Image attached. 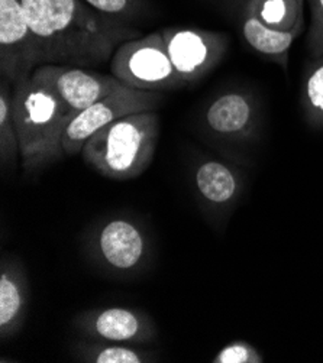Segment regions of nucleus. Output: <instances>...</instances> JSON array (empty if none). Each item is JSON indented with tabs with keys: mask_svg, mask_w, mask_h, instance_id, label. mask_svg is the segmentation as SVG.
Masks as SVG:
<instances>
[{
	"mask_svg": "<svg viewBox=\"0 0 323 363\" xmlns=\"http://www.w3.org/2000/svg\"><path fill=\"white\" fill-rule=\"evenodd\" d=\"M13 118L25 172L38 171L65 155L62 135L73 116L43 83L31 77L13 87Z\"/></svg>",
	"mask_w": 323,
	"mask_h": 363,
	"instance_id": "nucleus-2",
	"label": "nucleus"
},
{
	"mask_svg": "<svg viewBox=\"0 0 323 363\" xmlns=\"http://www.w3.org/2000/svg\"><path fill=\"white\" fill-rule=\"evenodd\" d=\"M161 32L171 62L187 83L203 79L226 52L224 33L190 28H164Z\"/></svg>",
	"mask_w": 323,
	"mask_h": 363,
	"instance_id": "nucleus-8",
	"label": "nucleus"
},
{
	"mask_svg": "<svg viewBox=\"0 0 323 363\" xmlns=\"http://www.w3.org/2000/svg\"><path fill=\"white\" fill-rule=\"evenodd\" d=\"M38 48V67L45 64L96 67L112 60L139 30L111 15L97 13L83 0H22Z\"/></svg>",
	"mask_w": 323,
	"mask_h": 363,
	"instance_id": "nucleus-1",
	"label": "nucleus"
},
{
	"mask_svg": "<svg viewBox=\"0 0 323 363\" xmlns=\"http://www.w3.org/2000/svg\"><path fill=\"white\" fill-rule=\"evenodd\" d=\"M111 71L122 84L138 90L163 91L189 84L171 62L161 30L119 45L111 60Z\"/></svg>",
	"mask_w": 323,
	"mask_h": 363,
	"instance_id": "nucleus-4",
	"label": "nucleus"
},
{
	"mask_svg": "<svg viewBox=\"0 0 323 363\" xmlns=\"http://www.w3.org/2000/svg\"><path fill=\"white\" fill-rule=\"evenodd\" d=\"M309 48L313 57L323 55V0H316L313 6V23L309 33Z\"/></svg>",
	"mask_w": 323,
	"mask_h": 363,
	"instance_id": "nucleus-20",
	"label": "nucleus"
},
{
	"mask_svg": "<svg viewBox=\"0 0 323 363\" xmlns=\"http://www.w3.org/2000/svg\"><path fill=\"white\" fill-rule=\"evenodd\" d=\"M75 325L87 339L97 342L143 345L157 336L155 324L148 314L126 307L84 311L75 318Z\"/></svg>",
	"mask_w": 323,
	"mask_h": 363,
	"instance_id": "nucleus-9",
	"label": "nucleus"
},
{
	"mask_svg": "<svg viewBox=\"0 0 323 363\" xmlns=\"http://www.w3.org/2000/svg\"><path fill=\"white\" fill-rule=\"evenodd\" d=\"M195 186L204 203L222 208L234 203L241 191L236 174L219 161H204L195 172Z\"/></svg>",
	"mask_w": 323,
	"mask_h": 363,
	"instance_id": "nucleus-12",
	"label": "nucleus"
},
{
	"mask_svg": "<svg viewBox=\"0 0 323 363\" xmlns=\"http://www.w3.org/2000/svg\"><path fill=\"white\" fill-rule=\"evenodd\" d=\"M83 2L104 15H122L131 6V0H83Z\"/></svg>",
	"mask_w": 323,
	"mask_h": 363,
	"instance_id": "nucleus-21",
	"label": "nucleus"
},
{
	"mask_svg": "<svg viewBox=\"0 0 323 363\" xmlns=\"http://www.w3.org/2000/svg\"><path fill=\"white\" fill-rule=\"evenodd\" d=\"M243 38L248 45L257 52L278 62L284 69L289 62V50L299 32H283L273 29L258 21L256 16L248 15L242 25Z\"/></svg>",
	"mask_w": 323,
	"mask_h": 363,
	"instance_id": "nucleus-14",
	"label": "nucleus"
},
{
	"mask_svg": "<svg viewBox=\"0 0 323 363\" xmlns=\"http://www.w3.org/2000/svg\"><path fill=\"white\" fill-rule=\"evenodd\" d=\"M253 121V106L241 93H226L214 100L206 112L207 126L218 135L236 136L248 130Z\"/></svg>",
	"mask_w": 323,
	"mask_h": 363,
	"instance_id": "nucleus-13",
	"label": "nucleus"
},
{
	"mask_svg": "<svg viewBox=\"0 0 323 363\" xmlns=\"http://www.w3.org/2000/svg\"><path fill=\"white\" fill-rule=\"evenodd\" d=\"M213 363H261L264 362L258 350L246 342H232L212 359Z\"/></svg>",
	"mask_w": 323,
	"mask_h": 363,
	"instance_id": "nucleus-19",
	"label": "nucleus"
},
{
	"mask_svg": "<svg viewBox=\"0 0 323 363\" xmlns=\"http://www.w3.org/2000/svg\"><path fill=\"white\" fill-rule=\"evenodd\" d=\"M246 13L273 29L300 33L303 0H251Z\"/></svg>",
	"mask_w": 323,
	"mask_h": 363,
	"instance_id": "nucleus-15",
	"label": "nucleus"
},
{
	"mask_svg": "<svg viewBox=\"0 0 323 363\" xmlns=\"http://www.w3.org/2000/svg\"><path fill=\"white\" fill-rule=\"evenodd\" d=\"M160 138L155 111L121 118L97 130L83 147V158L100 175L126 181L138 178L153 162Z\"/></svg>",
	"mask_w": 323,
	"mask_h": 363,
	"instance_id": "nucleus-3",
	"label": "nucleus"
},
{
	"mask_svg": "<svg viewBox=\"0 0 323 363\" xmlns=\"http://www.w3.org/2000/svg\"><path fill=\"white\" fill-rule=\"evenodd\" d=\"M163 100L160 91L138 90L128 86L103 97L71 121L62 135V150L68 157L83 151L84 143L102 128L121 118L155 111Z\"/></svg>",
	"mask_w": 323,
	"mask_h": 363,
	"instance_id": "nucleus-5",
	"label": "nucleus"
},
{
	"mask_svg": "<svg viewBox=\"0 0 323 363\" xmlns=\"http://www.w3.org/2000/svg\"><path fill=\"white\" fill-rule=\"evenodd\" d=\"M306 108L313 121L323 122V58L306 82Z\"/></svg>",
	"mask_w": 323,
	"mask_h": 363,
	"instance_id": "nucleus-18",
	"label": "nucleus"
},
{
	"mask_svg": "<svg viewBox=\"0 0 323 363\" xmlns=\"http://www.w3.org/2000/svg\"><path fill=\"white\" fill-rule=\"evenodd\" d=\"M31 77L48 87L73 119L89 106L125 86L114 76H103L84 67L58 64L40 65Z\"/></svg>",
	"mask_w": 323,
	"mask_h": 363,
	"instance_id": "nucleus-6",
	"label": "nucleus"
},
{
	"mask_svg": "<svg viewBox=\"0 0 323 363\" xmlns=\"http://www.w3.org/2000/svg\"><path fill=\"white\" fill-rule=\"evenodd\" d=\"M5 80L0 86V160L12 164L19 155V138L13 118V91Z\"/></svg>",
	"mask_w": 323,
	"mask_h": 363,
	"instance_id": "nucleus-17",
	"label": "nucleus"
},
{
	"mask_svg": "<svg viewBox=\"0 0 323 363\" xmlns=\"http://www.w3.org/2000/svg\"><path fill=\"white\" fill-rule=\"evenodd\" d=\"M79 362L87 363H147L155 362V356L147 350L136 349L131 345L90 340L75 349Z\"/></svg>",
	"mask_w": 323,
	"mask_h": 363,
	"instance_id": "nucleus-16",
	"label": "nucleus"
},
{
	"mask_svg": "<svg viewBox=\"0 0 323 363\" xmlns=\"http://www.w3.org/2000/svg\"><path fill=\"white\" fill-rule=\"evenodd\" d=\"M97 250L106 265L118 271H132L146 259L147 240L135 223L114 219L100 229Z\"/></svg>",
	"mask_w": 323,
	"mask_h": 363,
	"instance_id": "nucleus-10",
	"label": "nucleus"
},
{
	"mask_svg": "<svg viewBox=\"0 0 323 363\" xmlns=\"http://www.w3.org/2000/svg\"><path fill=\"white\" fill-rule=\"evenodd\" d=\"M38 48L22 0H0V69L12 87L31 79Z\"/></svg>",
	"mask_w": 323,
	"mask_h": 363,
	"instance_id": "nucleus-7",
	"label": "nucleus"
},
{
	"mask_svg": "<svg viewBox=\"0 0 323 363\" xmlns=\"http://www.w3.org/2000/svg\"><path fill=\"white\" fill-rule=\"evenodd\" d=\"M29 285L25 268L16 258L0 264V337H13L22 329L28 310Z\"/></svg>",
	"mask_w": 323,
	"mask_h": 363,
	"instance_id": "nucleus-11",
	"label": "nucleus"
}]
</instances>
